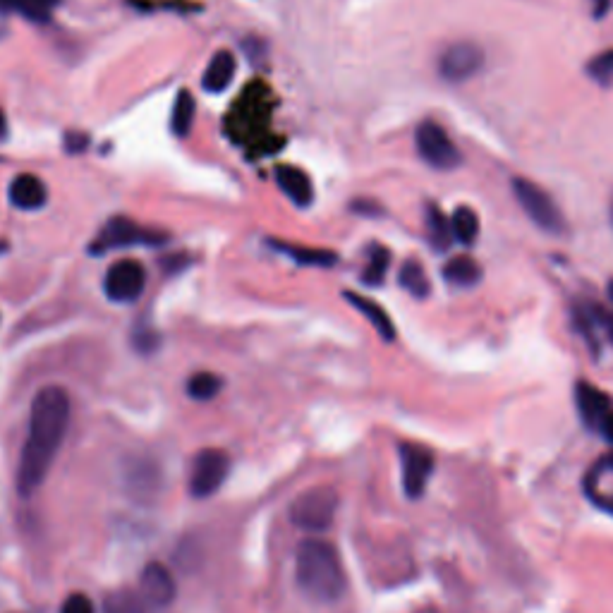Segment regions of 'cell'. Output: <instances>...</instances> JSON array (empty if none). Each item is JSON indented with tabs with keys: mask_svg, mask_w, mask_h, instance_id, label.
I'll list each match as a JSON object with an SVG mask.
<instances>
[{
	"mask_svg": "<svg viewBox=\"0 0 613 613\" xmlns=\"http://www.w3.org/2000/svg\"><path fill=\"white\" fill-rule=\"evenodd\" d=\"M60 613H94V604H91L89 597H84V594H70L63 602Z\"/></svg>",
	"mask_w": 613,
	"mask_h": 613,
	"instance_id": "cell-28",
	"label": "cell"
},
{
	"mask_svg": "<svg viewBox=\"0 0 613 613\" xmlns=\"http://www.w3.org/2000/svg\"><path fill=\"white\" fill-rule=\"evenodd\" d=\"M484 68V51L482 46L472 41H455L441 53L439 72L446 82H467Z\"/></svg>",
	"mask_w": 613,
	"mask_h": 613,
	"instance_id": "cell-8",
	"label": "cell"
},
{
	"mask_svg": "<svg viewBox=\"0 0 613 613\" xmlns=\"http://www.w3.org/2000/svg\"><path fill=\"white\" fill-rule=\"evenodd\" d=\"M587 75L602 87H613V48L599 53L587 63Z\"/></svg>",
	"mask_w": 613,
	"mask_h": 613,
	"instance_id": "cell-26",
	"label": "cell"
},
{
	"mask_svg": "<svg viewBox=\"0 0 613 613\" xmlns=\"http://www.w3.org/2000/svg\"><path fill=\"white\" fill-rule=\"evenodd\" d=\"M417 151L424 161L439 171H451L460 163V151L455 149L448 132L436 123H422L415 132Z\"/></svg>",
	"mask_w": 613,
	"mask_h": 613,
	"instance_id": "cell-6",
	"label": "cell"
},
{
	"mask_svg": "<svg viewBox=\"0 0 613 613\" xmlns=\"http://www.w3.org/2000/svg\"><path fill=\"white\" fill-rule=\"evenodd\" d=\"M427 230H429V240L436 250H448L453 242V228H451V218H448L439 206L429 204L427 206Z\"/></svg>",
	"mask_w": 613,
	"mask_h": 613,
	"instance_id": "cell-19",
	"label": "cell"
},
{
	"mask_svg": "<svg viewBox=\"0 0 613 613\" xmlns=\"http://www.w3.org/2000/svg\"><path fill=\"white\" fill-rule=\"evenodd\" d=\"M345 297H348V302L352 307L360 309V312L364 314V317H367L369 324L374 326L376 333H379L384 341L391 343L393 338H396V326H393V321L386 314L384 307H379L374 300H369V297H362L357 293H345Z\"/></svg>",
	"mask_w": 613,
	"mask_h": 613,
	"instance_id": "cell-16",
	"label": "cell"
},
{
	"mask_svg": "<svg viewBox=\"0 0 613 613\" xmlns=\"http://www.w3.org/2000/svg\"><path fill=\"white\" fill-rule=\"evenodd\" d=\"M297 585L317 602H336L345 592L341 556L324 539H305L297 549Z\"/></svg>",
	"mask_w": 613,
	"mask_h": 613,
	"instance_id": "cell-2",
	"label": "cell"
},
{
	"mask_svg": "<svg viewBox=\"0 0 613 613\" xmlns=\"http://www.w3.org/2000/svg\"><path fill=\"white\" fill-rule=\"evenodd\" d=\"M147 288V271L135 259H120L103 278V290L113 302H135Z\"/></svg>",
	"mask_w": 613,
	"mask_h": 613,
	"instance_id": "cell-7",
	"label": "cell"
},
{
	"mask_svg": "<svg viewBox=\"0 0 613 613\" xmlns=\"http://www.w3.org/2000/svg\"><path fill=\"white\" fill-rule=\"evenodd\" d=\"M149 238H154V235H149L147 230L137 228L135 223L127 221V218H113V221L103 228L99 238H96L94 252H108L115 250V247L139 245V242H154Z\"/></svg>",
	"mask_w": 613,
	"mask_h": 613,
	"instance_id": "cell-12",
	"label": "cell"
},
{
	"mask_svg": "<svg viewBox=\"0 0 613 613\" xmlns=\"http://www.w3.org/2000/svg\"><path fill=\"white\" fill-rule=\"evenodd\" d=\"M192 120H194V99H192V94H190V91H180L178 99H175L173 118H171V125H173L175 135L185 137L187 132H190Z\"/></svg>",
	"mask_w": 613,
	"mask_h": 613,
	"instance_id": "cell-24",
	"label": "cell"
},
{
	"mask_svg": "<svg viewBox=\"0 0 613 613\" xmlns=\"http://www.w3.org/2000/svg\"><path fill=\"white\" fill-rule=\"evenodd\" d=\"M606 293H609V300L613 302V278H611V283H609V288H606Z\"/></svg>",
	"mask_w": 613,
	"mask_h": 613,
	"instance_id": "cell-34",
	"label": "cell"
},
{
	"mask_svg": "<svg viewBox=\"0 0 613 613\" xmlns=\"http://www.w3.org/2000/svg\"><path fill=\"white\" fill-rule=\"evenodd\" d=\"M606 10H609V0H597V10H594V15L604 17Z\"/></svg>",
	"mask_w": 613,
	"mask_h": 613,
	"instance_id": "cell-32",
	"label": "cell"
},
{
	"mask_svg": "<svg viewBox=\"0 0 613 613\" xmlns=\"http://www.w3.org/2000/svg\"><path fill=\"white\" fill-rule=\"evenodd\" d=\"M611 221H613V202H611Z\"/></svg>",
	"mask_w": 613,
	"mask_h": 613,
	"instance_id": "cell-35",
	"label": "cell"
},
{
	"mask_svg": "<svg viewBox=\"0 0 613 613\" xmlns=\"http://www.w3.org/2000/svg\"><path fill=\"white\" fill-rule=\"evenodd\" d=\"M276 182L278 187L288 194L297 206H309L314 199L312 180L307 178V173H302L295 166H278L276 168Z\"/></svg>",
	"mask_w": 613,
	"mask_h": 613,
	"instance_id": "cell-15",
	"label": "cell"
},
{
	"mask_svg": "<svg viewBox=\"0 0 613 613\" xmlns=\"http://www.w3.org/2000/svg\"><path fill=\"white\" fill-rule=\"evenodd\" d=\"M10 202L12 206L22 211H39L44 209L48 202V190L46 185L41 182L36 175H17L15 180L10 182Z\"/></svg>",
	"mask_w": 613,
	"mask_h": 613,
	"instance_id": "cell-13",
	"label": "cell"
},
{
	"mask_svg": "<svg viewBox=\"0 0 613 613\" xmlns=\"http://www.w3.org/2000/svg\"><path fill=\"white\" fill-rule=\"evenodd\" d=\"M5 137H8V120H5L3 111H0V142H3Z\"/></svg>",
	"mask_w": 613,
	"mask_h": 613,
	"instance_id": "cell-33",
	"label": "cell"
},
{
	"mask_svg": "<svg viewBox=\"0 0 613 613\" xmlns=\"http://www.w3.org/2000/svg\"><path fill=\"white\" fill-rule=\"evenodd\" d=\"M218 391H221V379L209 372H202V374H194L190 381H187V393L194 400H211L218 396Z\"/></svg>",
	"mask_w": 613,
	"mask_h": 613,
	"instance_id": "cell-25",
	"label": "cell"
},
{
	"mask_svg": "<svg viewBox=\"0 0 613 613\" xmlns=\"http://www.w3.org/2000/svg\"><path fill=\"white\" fill-rule=\"evenodd\" d=\"M451 228H453V238L463 245H472L479 235V216L470 206H458L451 216Z\"/></svg>",
	"mask_w": 613,
	"mask_h": 613,
	"instance_id": "cell-21",
	"label": "cell"
},
{
	"mask_svg": "<svg viewBox=\"0 0 613 613\" xmlns=\"http://www.w3.org/2000/svg\"><path fill=\"white\" fill-rule=\"evenodd\" d=\"M388 264H391V252H388L386 247H379V245L372 247V250H369L367 269H364L362 273V281L367 285H381L386 278Z\"/></svg>",
	"mask_w": 613,
	"mask_h": 613,
	"instance_id": "cell-23",
	"label": "cell"
},
{
	"mask_svg": "<svg viewBox=\"0 0 613 613\" xmlns=\"http://www.w3.org/2000/svg\"><path fill=\"white\" fill-rule=\"evenodd\" d=\"M58 0H0V10L20 12L27 20L44 22L51 15V8Z\"/></svg>",
	"mask_w": 613,
	"mask_h": 613,
	"instance_id": "cell-22",
	"label": "cell"
},
{
	"mask_svg": "<svg viewBox=\"0 0 613 613\" xmlns=\"http://www.w3.org/2000/svg\"><path fill=\"white\" fill-rule=\"evenodd\" d=\"M106 613H166L144 599L142 592H115L106 599Z\"/></svg>",
	"mask_w": 613,
	"mask_h": 613,
	"instance_id": "cell-18",
	"label": "cell"
},
{
	"mask_svg": "<svg viewBox=\"0 0 613 613\" xmlns=\"http://www.w3.org/2000/svg\"><path fill=\"white\" fill-rule=\"evenodd\" d=\"M599 432H602V436L606 441L613 443V410L606 415V420L602 422V427H599Z\"/></svg>",
	"mask_w": 613,
	"mask_h": 613,
	"instance_id": "cell-31",
	"label": "cell"
},
{
	"mask_svg": "<svg viewBox=\"0 0 613 613\" xmlns=\"http://www.w3.org/2000/svg\"><path fill=\"white\" fill-rule=\"evenodd\" d=\"M400 463H403V489L408 499H420L427 491L429 477L434 472V455L420 443H400Z\"/></svg>",
	"mask_w": 613,
	"mask_h": 613,
	"instance_id": "cell-9",
	"label": "cell"
},
{
	"mask_svg": "<svg viewBox=\"0 0 613 613\" xmlns=\"http://www.w3.org/2000/svg\"><path fill=\"white\" fill-rule=\"evenodd\" d=\"M443 278L448 283L460 285V288H470V285H477L479 278H482V266L472 257H467V254H460V257L448 259L446 266H443Z\"/></svg>",
	"mask_w": 613,
	"mask_h": 613,
	"instance_id": "cell-17",
	"label": "cell"
},
{
	"mask_svg": "<svg viewBox=\"0 0 613 613\" xmlns=\"http://www.w3.org/2000/svg\"><path fill=\"white\" fill-rule=\"evenodd\" d=\"M575 400H578L582 422H585L590 429H597L599 432L606 415L613 410L611 398L606 396L604 391H599L597 386L587 384V381H580L578 388H575Z\"/></svg>",
	"mask_w": 613,
	"mask_h": 613,
	"instance_id": "cell-11",
	"label": "cell"
},
{
	"mask_svg": "<svg viewBox=\"0 0 613 613\" xmlns=\"http://www.w3.org/2000/svg\"><path fill=\"white\" fill-rule=\"evenodd\" d=\"M65 147H68L70 151H82L89 147V139L84 135H68L65 137Z\"/></svg>",
	"mask_w": 613,
	"mask_h": 613,
	"instance_id": "cell-30",
	"label": "cell"
},
{
	"mask_svg": "<svg viewBox=\"0 0 613 613\" xmlns=\"http://www.w3.org/2000/svg\"><path fill=\"white\" fill-rule=\"evenodd\" d=\"M587 309H590L594 324H597L599 329H604L606 336H609V341L613 343V314L609 312V309H604V307H599V305H590Z\"/></svg>",
	"mask_w": 613,
	"mask_h": 613,
	"instance_id": "cell-29",
	"label": "cell"
},
{
	"mask_svg": "<svg viewBox=\"0 0 613 613\" xmlns=\"http://www.w3.org/2000/svg\"><path fill=\"white\" fill-rule=\"evenodd\" d=\"M285 252H288L290 257H295V262L312 264V266H333V264L338 262L336 254L321 252V250H302V247H285Z\"/></svg>",
	"mask_w": 613,
	"mask_h": 613,
	"instance_id": "cell-27",
	"label": "cell"
},
{
	"mask_svg": "<svg viewBox=\"0 0 613 613\" xmlns=\"http://www.w3.org/2000/svg\"><path fill=\"white\" fill-rule=\"evenodd\" d=\"M230 472V458L226 451L218 448H206V451L197 453L192 465L190 475V491L197 499H206V496L216 494L223 487Z\"/></svg>",
	"mask_w": 613,
	"mask_h": 613,
	"instance_id": "cell-5",
	"label": "cell"
},
{
	"mask_svg": "<svg viewBox=\"0 0 613 613\" xmlns=\"http://www.w3.org/2000/svg\"><path fill=\"white\" fill-rule=\"evenodd\" d=\"M70 422V398L60 386H48L36 393L29 415V436L22 448L17 489L27 499L44 484L56 458L60 443L65 439Z\"/></svg>",
	"mask_w": 613,
	"mask_h": 613,
	"instance_id": "cell-1",
	"label": "cell"
},
{
	"mask_svg": "<svg viewBox=\"0 0 613 613\" xmlns=\"http://www.w3.org/2000/svg\"><path fill=\"white\" fill-rule=\"evenodd\" d=\"M513 194L534 226L546 230V233H563L566 230V218H563L561 209L549 197V192L534 185L532 180L513 178Z\"/></svg>",
	"mask_w": 613,
	"mask_h": 613,
	"instance_id": "cell-4",
	"label": "cell"
},
{
	"mask_svg": "<svg viewBox=\"0 0 613 613\" xmlns=\"http://www.w3.org/2000/svg\"><path fill=\"white\" fill-rule=\"evenodd\" d=\"M235 70H238V60H235L233 53L218 51L204 72L202 87L211 91V94H221V91H226L230 82L235 80Z\"/></svg>",
	"mask_w": 613,
	"mask_h": 613,
	"instance_id": "cell-14",
	"label": "cell"
},
{
	"mask_svg": "<svg viewBox=\"0 0 613 613\" xmlns=\"http://www.w3.org/2000/svg\"><path fill=\"white\" fill-rule=\"evenodd\" d=\"M338 494L331 487H314L300 494L290 506V520L307 532L329 530L336 518Z\"/></svg>",
	"mask_w": 613,
	"mask_h": 613,
	"instance_id": "cell-3",
	"label": "cell"
},
{
	"mask_svg": "<svg viewBox=\"0 0 613 613\" xmlns=\"http://www.w3.org/2000/svg\"><path fill=\"white\" fill-rule=\"evenodd\" d=\"M139 592H142L144 599H149L151 604L166 609L168 604H173L178 587H175L173 575L168 573V570L163 568L161 563H149V566L142 570Z\"/></svg>",
	"mask_w": 613,
	"mask_h": 613,
	"instance_id": "cell-10",
	"label": "cell"
},
{
	"mask_svg": "<svg viewBox=\"0 0 613 613\" xmlns=\"http://www.w3.org/2000/svg\"><path fill=\"white\" fill-rule=\"evenodd\" d=\"M398 281L412 297H417V300H424V297L429 295V290H432L427 271H424V266L420 262H415V259L403 264V269L398 273Z\"/></svg>",
	"mask_w": 613,
	"mask_h": 613,
	"instance_id": "cell-20",
	"label": "cell"
}]
</instances>
